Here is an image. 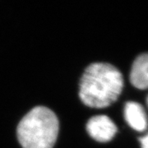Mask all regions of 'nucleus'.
Listing matches in <instances>:
<instances>
[{
	"label": "nucleus",
	"instance_id": "nucleus-2",
	"mask_svg": "<svg viewBox=\"0 0 148 148\" xmlns=\"http://www.w3.org/2000/svg\"><path fill=\"white\" fill-rule=\"evenodd\" d=\"M58 130L56 114L47 107L36 106L23 117L16 133L23 148H53Z\"/></svg>",
	"mask_w": 148,
	"mask_h": 148
},
{
	"label": "nucleus",
	"instance_id": "nucleus-4",
	"mask_svg": "<svg viewBox=\"0 0 148 148\" xmlns=\"http://www.w3.org/2000/svg\"><path fill=\"white\" fill-rule=\"evenodd\" d=\"M124 118L128 125L138 132H143L147 127L148 121L146 111L138 102L129 101L125 104Z\"/></svg>",
	"mask_w": 148,
	"mask_h": 148
},
{
	"label": "nucleus",
	"instance_id": "nucleus-6",
	"mask_svg": "<svg viewBox=\"0 0 148 148\" xmlns=\"http://www.w3.org/2000/svg\"><path fill=\"white\" fill-rule=\"evenodd\" d=\"M141 143V147L142 148H148V133L146 134L139 139Z\"/></svg>",
	"mask_w": 148,
	"mask_h": 148
},
{
	"label": "nucleus",
	"instance_id": "nucleus-1",
	"mask_svg": "<svg viewBox=\"0 0 148 148\" xmlns=\"http://www.w3.org/2000/svg\"><path fill=\"white\" fill-rule=\"evenodd\" d=\"M123 87L119 70L106 63H95L85 69L79 84L82 102L91 108L101 109L118 100Z\"/></svg>",
	"mask_w": 148,
	"mask_h": 148
},
{
	"label": "nucleus",
	"instance_id": "nucleus-7",
	"mask_svg": "<svg viewBox=\"0 0 148 148\" xmlns=\"http://www.w3.org/2000/svg\"><path fill=\"white\" fill-rule=\"evenodd\" d=\"M147 106H148V96H147Z\"/></svg>",
	"mask_w": 148,
	"mask_h": 148
},
{
	"label": "nucleus",
	"instance_id": "nucleus-3",
	"mask_svg": "<svg viewBox=\"0 0 148 148\" xmlns=\"http://www.w3.org/2000/svg\"><path fill=\"white\" fill-rule=\"evenodd\" d=\"M86 131L95 141L107 143L115 136L117 127L110 118L106 115H96L88 120Z\"/></svg>",
	"mask_w": 148,
	"mask_h": 148
},
{
	"label": "nucleus",
	"instance_id": "nucleus-5",
	"mask_svg": "<svg viewBox=\"0 0 148 148\" xmlns=\"http://www.w3.org/2000/svg\"><path fill=\"white\" fill-rule=\"evenodd\" d=\"M130 82L134 87L140 90L148 88V53L139 55L133 62Z\"/></svg>",
	"mask_w": 148,
	"mask_h": 148
}]
</instances>
